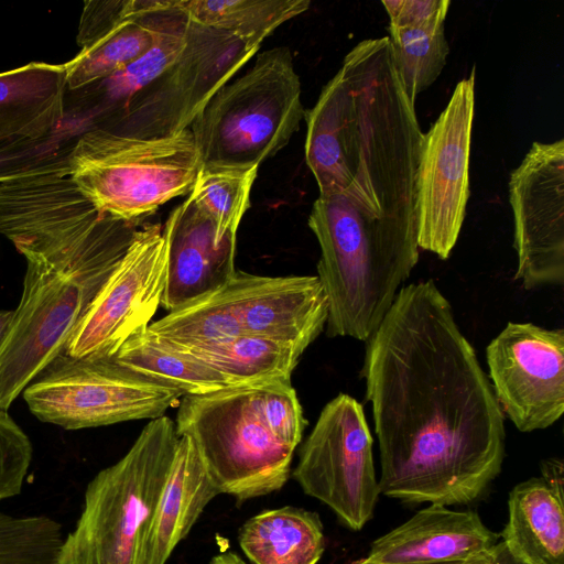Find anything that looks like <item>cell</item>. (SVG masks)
<instances>
[{
  "mask_svg": "<svg viewBox=\"0 0 564 564\" xmlns=\"http://www.w3.org/2000/svg\"><path fill=\"white\" fill-rule=\"evenodd\" d=\"M169 0L85 1L77 43L88 45L117 25L164 8Z\"/></svg>",
  "mask_w": 564,
  "mask_h": 564,
  "instance_id": "obj_32",
  "label": "cell"
},
{
  "mask_svg": "<svg viewBox=\"0 0 564 564\" xmlns=\"http://www.w3.org/2000/svg\"><path fill=\"white\" fill-rule=\"evenodd\" d=\"M491 562H492V551L487 554L474 556L469 560L464 561L462 564H491Z\"/></svg>",
  "mask_w": 564,
  "mask_h": 564,
  "instance_id": "obj_37",
  "label": "cell"
},
{
  "mask_svg": "<svg viewBox=\"0 0 564 564\" xmlns=\"http://www.w3.org/2000/svg\"><path fill=\"white\" fill-rule=\"evenodd\" d=\"M41 422L82 430L163 416L183 397L112 358L61 352L22 392Z\"/></svg>",
  "mask_w": 564,
  "mask_h": 564,
  "instance_id": "obj_7",
  "label": "cell"
},
{
  "mask_svg": "<svg viewBox=\"0 0 564 564\" xmlns=\"http://www.w3.org/2000/svg\"><path fill=\"white\" fill-rule=\"evenodd\" d=\"M188 22V17L176 0L175 9L155 43L144 54L110 76L88 86L91 89L87 96L90 97L95 113L111 117L113 123L131 100L156 79L181 53L185 45Z\"/></svg>",
  "mask_w": 564,
  "mask_h": 564,
  "instance_id": "obj_24",
  "label": "cell"
},
{
  "mask_svg": "<svg viewBox=\"0 0 564 564\" xmlns=\"http://www.w3.org/2000/svg\"><path fill=\"white\" fill-rule=\"evenodd\" d=\"M564 466L541 464V476L516 485L500 541L522 564H564Z\"/></svg>",
  "mask_w": 564,
  "mask_h": 564,
  "instance_id": "obj_18",
  "label": "cell"
},
{
  "mask_svg": "<svg viewBox=\"0 0 564 564\" xmlns=\"http://www.w3.org/2000/svg\"><path fill=\"white\" fill-rule=\"evenodd\" d=\"M499 541L477 512L431 503L376 539L366 557L383 564L458 563L491 552Z\"/></svg>",
  "mask_w": 564,
  "mask_h": 564,
  "instance_id": "obj_17",
  "label": "cell"
},
{
  "mask_svg": "<svg viewBox=\"0 0 564 564\" xmlns=\"http://www.w3.org/2000/svg\"><path fill=\"white\" fill-rule=\"evenodd\" d=\"M175 427L187 436L220 494L248 500L280 490L291 475L294 449L274 437L260 420L253 388H226L185 395Z\"/></svg>",
  "mask_w": 564,
  "mask_h": 564,
  "instance_id": "obj_6",
  "label": "cell"
},
{
  "mask_svg": "<svg viewBox=\"0 0 564 564\" xmlns=\"http://www.w3.org/2000/svg\"><path fill=\"white\" fill-rule=\"evenodd\" d=\"M226 292L243 334L301 354L324 330L328 301L317 275L264 276L236 270Z\"/></svg>",
  "mask_w": 564,
  "mask_h": 564,
  "instance_id": "obj_15",
  "label": "cell"
},
{
  "mask_svg": "<svg viewBox=\"0 0 564 564\" xmlns=\"http://www.w3.org/2000/svg\"><path fill=\"white\" fill-rule=\"evenodd\" d=\"M362 375L380 454V494L465 506L501 471L505 415L434 280L402 286L367 340Z\"/></svg>",
  "mask_w": 564,
  "mask_h": 564,
  "instance_id": "obj_1",
  "label": "cell"
},
{
  "mask_svg": "<svg viewBox=\"0 0 564 564\" xmlns=\"http://www.w3.org/2000/svg\"><path fill=\"white\" fill-rule=\"evenodd\" d=\"M388 36L404 90L411 100L440 76L449 53L444 22L420 28L389 25Z\"/></svg>",
  "mask_w": 564,
  "mask_h": 564,
  "instance_id": "obj_28",
  "label": "cell"
},
{
  "mask_svg": "<svg viewBox=\"0 0 564 564\" xmlns=\"http://www.w3.org/2000/svg\"><path fill=\"white\" fill-rule=\"evenodd\" d=\"M181 350L217 370L230 388H257L275 381H291L302 356L291 345L243 333L224 343Z\"/></svg>",
  "mask_w": 564,
  "mask_h": 564,
  "instance_id": "obj_23",
  "label": "cell"
},
{
  "mask_svg": "<svg viewBox=\"0 0 564 564\" xmlns=\"http://www.w3.org/2000/svg\"><path fill=\"white\" fill-rule=\"evenodd\" d=\"M497 402L520 432L544 430L564 412V330L509 322L486 348Z\"/></svg>",
  "mask_w": 564,
  "mask_h": 564,
  "instance_id": "obj_12",
  "label": "cell"
},
{
  "mask_svg": "<svg viewBox=\"0 0 564 564\" xmlns=\"http://www.w3.org/2000/svg\"><path fill=\"white\" fill-rule=\"evenodd\" d=\"M69 166L72 180L99 212L142 223L191 193L202 161L191 129L139 138L95 128L72 145Z\"/></svg>",
  "mask_w": 564,
  "mask_h": 564,
  "instance_id": "obj_4",
  "label": "cell"
},
{
  "mask_svg": "<svg viewBox=\"0 0 564 564\" xmlns=\"http://www.w3.org/2000/svg\"><path fill=\"white\" fill-rule=\"evenodd\" d=\"M33 458V445L8 410L0 409V500L21 492Z\"/></svg>",
  "mask_w": 564,
  "mask_h": 564,
  "instance_id": "obj_31",
  "label": "cell"
},
{
  "mask_svg": "<svg viewBox=\"0 0 564 564\" xmlns=\"http://www.w3.org/2000/svg\"><path fill=\"white\" fill-rule=\"evenodd\" d=\"M148 332L180 349L202 348L242 334L226 285L189 301L150 323Z\"/></svg>",
  "mask_w": 564,
  "mask_h": 564,
  "instance_id": "obj_26",
  "label": "cell"
},
{
  "mask_svg": "<svg viewBox=\"0 0 564 564\" xmlns=\"http://www.w3.org/2000/svg\"><path fill=\"white\" fill-rule=\"evenodd\" d=\"M208 564H246L234 551L226 550L212 557Z\"/></svg>",
  "mask_w": 564,
  "mask_h": 564,
  "instance_id": "obj_35",
  "label": "cell"
},
{
  "mask_svg": "<svg viewBox=\"0 0 564 564\" xmlns=\"http://www.w3.org/2000/svg\"><path fill=\"white\" fill-rule=\"evenodd\" d=\"M390 18V25L420 28L445 21L448 0H391L382 1Z\"/></svg>",
  "mask_w": 564,
  "mask_h": 564,
  "instance_id": "obj_33",
  "label": "cell"
},
{
  "mask_svg": "<svg viewBox=\"0 0 564 564\" xmlns=\"http://www.w3.org/2000/svg\"><path fill=\"white\" fill-rule=\"evenodd\" d=\"M66 88L63 64L30 62L0 73V181L58 147Z\"/></svg>",
  "mask_w": 564,
  "mask_h": 564,
  "instance_id": "obj_14",
  "label": "cell"
},
{
  "mask_svg": "<svg viewBox=\"0 0 564 564\" xmlns=\"http://www.w3.org/2000/svg\"><path fill=\"white\" fill-rule=\"evenodd\" d=\"M176 0L144 17L126 21L82 50L64 65L66 87L84 89L123 68L156 41Z\"/></svg>",
  "mask_w": 564,
  "mask_h": 564,
  "instance_id": "obj_22",
  "label": "cell"
},
{
  "mask_svg": "<svg viewBox=\"0 0 564 564\" xmlns=\"http://www.w3.org/2000/svg\"><path fill=\"white\" fill-rule=\"evenodd\" d=\"M165 278L162 226L143 221L76 327L65 352L78 358H111L130 336L150 325L161 305Z\"/></svg>",
  "mask_w": 564,
  "mask_h": 564,
  "instance_id": "obj_11",
  "label": "cell"
},
{
  "mask_svg": "<svg viewBox=\"0 0 564 564\" xmlns=\"http://www.w3.org/2000/svg\"><path fill=\"white\" fill-rule=\"evenodd\" d=\"M238 542L252 564H317L325 550L319 516L292 506L263 510L248 519Z\"/></svg>",
  "mask_w": 564,
  "mask_h": 564,
  "instance_id": "obj_20",
  "label": "cell"
},
{
  "mask_svg": "<svg viewBox=\"0 0 564 564\" xmlns=\"http://www.w3.org/2000/svg\"><path fill=\"white\" fill-rule=\"evenodd\" d=\"M362 405L339 393L321 411L292 473L302 490L352 531L373 517L380 488Z\"/></svg>",
  "mask_w": 564,
  "mask_h": 564,
  "instance_id": "obj_9",
  "label": "cell"
},
{
  "mask_svg": "<svg viewBox=\"0 0 564 564\" xmlns=\"http://www.w3.org/2000/svg\"><path fill=\"white\" fill-rule=\"evenodd\" d=\"M463 562H458V563H443V564H462ZM350 564H383V563H377V562H372L370 560H368L367 557L365 558H360L358 561H355Z\"/></svg>",
  "mask_w": 564,
  "mask_h": 564,
  "instance_id": "obj_38",
  "label": "cell"
},
{
  "mask_svg": "<svg viewBox=\"0 0 564 564\" xmlns=\"http://www.w3.org/2000/svg\"><path fill=\"white\" fill-rule=\"evenodd\" d=\"M14 317V310H0V347L3 344Z\"/></svg>",
  "mask_w": 564,
  "mask_h": 564,
  "instance_id": "obj_36",
  "label": "cell"
},
{
  "mask_svg": "<svg viewBox=\"0 0 564 564\" xmlns=\"http://www.w3.org/2000/svg\"><path fill=\"white\" fill-rule=\"evenodd\" d=\"M111 358L132 372L177 390L183 397L230 388L213 367L155 338L148 327L130 336Z\"/></svg>",
  "mask_w": 564,
  "mask_h": 564,
  "instance_id": "obj_21",
  "label": "cell"
},
{
  "mask_svg": "<svg viewBox=\"0 0 564 564\" xmlns=\"http://www.w3.org/2000/svg\"><path fill=\"white\" fill-rule=\"evenodd\" d=\"M288 46L259 53L223 86L189 127L202 165L259 167L299 131L305 110Z\"/></svg>",
  "mask_w": 564,
  "mask_h": 564,
  "instance_id": "obj_5",
  "label": "cell"
},
{
  "mask_svg": "<svg viewBox=\"0 0 564 564\" xmlns=\"http://www.w3.org/2000/svg\"><path fill=\"white\" fill-rule=\"evenodd\" d=\"M253 403L271 434L295 451L302 441L306 421L291 381L253 388Z\"/></svg>",
  "mask_w": 564,
  "mask_h": 564,
  "instance_id": "obj_30",
  "label": "cell"
},
{
  "mask_svg": "<svg viewBox=\"0 0 564 564\" xmlns=\"http://www.w3.org/2000/svg\"><path fill=\"white\" fill-rule=\"evenodd\" d=\"M258 51L226 31L189 20L181 53L107 130L154 138L189 129L213 96Z\"/></svg>",
  "mask_w": 564,
  "mask_h": 564,
  "instance_id": "obj_8",
  "label": "cell"
},
{
  "mask_svg": "<svg viewBox=\"0 0 564 564\" xmlns=\"http://www.w3.org/2000/svg\"><path fill=\"white\" fill-rule=\"evenodd\" d=\"M193 22L226 31L251 47L284 22L305 12L308 0H178Z\"/></svg>",
  "mask_w": 564,
  "mask_h": 564,
  "instance_id": "obj_25",
  "label": "cell"
},
{
  "mask_svg": "<svg viewBox=\"0 0 564 564\" xmlns=\"http://www.w3.org/2000/svg\"><path fill=\"white\" fill-rule=\"evenodd\" d=\"M178 438L169 416L150 420L128 452L89 481L57 564H144L149 527Z\"/></svg>",
  "mask_w": 564,
  "mask_h": 564,
  "instance_id": "obj_3",
  "label": "cell"
},
{
  "mask_svg": "<svg viewBox=\"0 0 564 564\" xmlns=\"http://www.w3.org/2000/svg\"><path fill=\"white\" fill-rule=\"evenodd\" d=\"M516 280L527 290L564 282V140L534 142L509 180Z\"/></svg>",
  "mask_w": 564,
  "mask_h": 564,
  "instance_id": "obj_13",
  "label": "cell"
},
{
  "mask_svg": "<svg viewBox=\"0 0 564 564\" xmlns=\"http://www.w3.org/2000/svg\"><path fill=\"white\" fill-rule=\"evenodd\" d=\"M259 167L202 165L188 194L212 219L219 243L225 236H237L249 209L250 194Z\"/></svg>",
  "mask_w": 564,
  "mask_h": 564,
  "instance_id": "obj_27",
  "label": "cell"
},
{
  "mask_svg": "<svg viewBox=\"0 0 564 564\" xmlns=\"http://www.w3.org/2000/svg\"><path fill=\"white\" fill-rule=\"evenodd\" d=\"M491 564H522L518 561L506 547V545L499 541L492 550V562Z\"/></svg>",
  "mask_w": 564,
  "mask_h": 564,
  "instance_id": "obj_34",
  "label": "cell"
},
{
  "mask_svg": "<svg viewBox=\"0 0 564 564\" xmlns=\"http://www.w3.org/2000/svg\"><path fill=\"white\" fill-rule=\"evenodd\" d=\"M474 116L473 70L422 137L415 175L417 246L443 260L456 245L466 216Z\"/></svg>",
  "mask_w": 564,
  "mask_h": 564,
  "instance_id": "obj_10",
  "label": "cell"
},
{
  "mask_svg": "<svg viewBox=\"0 0 564 564\" xmlns=\"http://www.w3.org/2000/svg\"><path fill=\"white\" fill-rule=\"evenodd\" d=\"M142 223L105 214L79 229L11 241L26 268L21 299L0 347V409L9 410L65 350Z\"/></svg>",
  "mask_w": 564,
  "mask_h": 564,
  "instance_id": "obj_2",
  "label": "cell"
},
{
  "mask_svg": "<svg viewBox=\"0 0 564 564\" xmlns=\"http://www.w3.org/2000/svg\"><path fill=\"white\" fill-rule=\"evenodd\" d=\"M166 278L161 306L174 310L225 286L234 275L236 236L217 243L210 217L187 197L162 228Z\"/></svg>",
  "mask_w": 564,
  "mask_h": 564,
  "instance_id": "obj_16",
  "label": "cell"
},
{
  "mask_svg": "<svg viewBox=\"0 0 564 564\" xmlns=\"http://www.w3.org/2000/svg\"><path fill=\"white\" fill-rule=\"evenodd\" d=\"M63 541L62 527L54 519L0 511V564H57Z\"/></svg>",
  "mask_w": 564,
  "mask_h": 564,
  "instance_id": "obj_29",
  "label": "cell"
},
{
  "mask_svg": "<svg viewBox=\"0 0 564 564\" xmlns=\"http://www.w3.org/2000/svg\"><path fill=\"white\" fill-rule=\"evenodd\" d=\"M178 443L163 490L155 507L144 546V564H166L177 544L218 495L193 442Z\"/></svg>",
  "mask_w": 564,
  "mask_h": 564,
  "instance_id": "obj_19",
  "label": "cell"
}]
</instances>
